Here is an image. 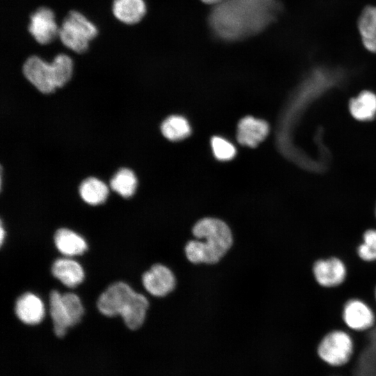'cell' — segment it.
Wrapping results in <instances>:
<instances>
[{
    "label": "cell",
    "mask_w": 376,
    "mask_h": 376,
    "mask_svg": "<svg viewBox=\"0 0 376 376\" xmlns=\"http://www.w3.org/2000/svg\"><path fill=\"white\" fill-rule=\"evenodd\" d=\"M279 11L277 0H224L212 10L209 24L218 38L239 40L263 31Z\"/></svg>",
    "instance_id": "1"
},
{
    "label": "cell",
    "mask_w": 376,
    "mask_h": 376,
    "mask_svg": "<svg viewBox=\"0 0 376 376\" xmlns=\"http://www.w3.org/2000/svg\"><path fill=\"white\" fill-rule=\"evenodd\" d=\"M192 234L196 238L185 246L187 260L194 264L218 263L230 250L233 237L228 225L214 217H204L195 223Z\"/></svg>",
    "instance_id": "2"
},
{
    "label": "cell",
    "mask_w": 376,
    "mask_h": 376,
    "mask_svg": "<svg viewBox=\"0 0 376 376\" xmlns=\"http://www.w3.org/2000/svg\"><path fill=\"white\" fill-rule=\"evenodd\" d=\"M97 35L96 26L76 10H70L63 19L58 31L61 42L78 54L85 52L89 41Z\"/></svg>",
    "instance_id": "3"
},
{
    "label": "cell",
    "mask_w": 376,
    "mask_h": 376,
    "mask_svg": "<svg viewBox=\"0 0 376 376\" xmlns=\"http://www.w3.org/2000/svg\"><path fill=\"white\" fill-rule=\"evenodd\" d=\"M353 350L354 342L349 331L338 329L328 332L318 347L320 357L335 367L347 363L352 356Z\"/></svg>",
    "instance_id": "4"
},
{
    "label": "cell",
    "mask_w": 376,
    "mask_h": 376,
    "mask_svg": "<svg viewBox=\"0 0 376 376\" xmlns=\"http://www.w3.org/2000/svg\"><path fill=\"white\" fill-rule=\"evenodd\" d=\"M342 318L347 330L363 331L375 322V313L370 305L360 298H351L344 304Z\"/></svg>",
    "instance_id": "5"
},
{
    "label": "cell",
    "mask_w": 376,
    "mask_h": 376,
    "mask_svg": "<svg viewBox=\"0 0 376 376\" xmlns=\"http://www.w3.org/2000/svg\"><path fill=\"white\" fill-rule=\"evenodd\" d=\"M312 271L318 284L325 288H336L341 285L347 274L345 263L337 256L316 260L313 265Z\"/></svg>",
    "instance_id": "6"
},
{
    "label": "cell",
    "mask_w": 376,
    "mask_h": 376,
    "mask_svg": "<svg viewBox=\"0 0 376 376\" xmlns=\"http://www.w3.org/2000/svg\"><path fill=\"white\" fill-rule=\"evenodd\" d=\"M22 71L26 79L41 93H51L57 88L52 64L38 56H29L23 65Z\"/></svg>",
    "instance_id": "7"
},
{
    "label": "cell",
    "mask_w": 376,
    "mask_h": 376,
    "mask_svg": "<svg viewBox=\"0 0 376 376\" xmlns=\"http://www.w3.org/2000/svg\"><path fill=\"white\" fill-rule=\"evenodd\" d=\"M134 292L127 283L116 282L100 295L97 302V308L106 316L120 315Z\"/></svg>",
    "instance_id": "8"
},
{
    "label": "cell",
    "mask_w": 376,
    "mask_h": 376,
    "mask_svg": "<svg viewBox=\"0 0 376 376\" xmlns=\"http://www.w3.org/2000/svg\"><path fill=\"white\" fill-rule=\"evenodd\" d=\"M54 18L53 11L44 6L38 8L30 15L28 30L38 43L47 45L58 36L59 28Z\"/></svg>",
    "instance_id": "9"
},
{
    "label": "cell",
    "mask_w": 376,
    "mask_h": 376,
    "mask_svg": "<svg viewBox=\"0 0 376 376\" xmlns=\"http://www.w3.org/2000/svg\"><path fill=\"white\" fill-rule=\"evenodd\" d=\"M142 283L150 294L162 297L174 290L176 279L169 267L162 264H155L143 274Z\"/></svg>",
    "instance_id": "10"
},
{
    "label": "cell",
    "mask_w": 376,
    "mask_h": 376,
    "mask_svg": "<svg viewBox=\"0 0 376 376\" xmlns=\"http://www.w3.org/2000/svg\"><path fill=\"white\" fill-rule=\"evenodd\" d=\"M15 313L24 324H39L45 316V307L41 299L36 295L26 292L22 295L15 304Z\"/></svg>",
    "instance_id": "11"
},
{
    "label": "cell",
    "mask_w": 376,
    "mask_h": 376,
    "mask_svg": "<svg viewBox=\"0 0 376 376\" xmlns=\"http://www.w3.org/2000/svg\"><path fill=\"white\" fill-rule=\"evenodd\" d=\"M269 132L268 124L252 116L242 118L237 127V141L242 145L256 147Z\"/></svg>",
    "instance_id": "12"
},
{
    "label": "cell",
    "mask_w": 376,
    "mask_h": 376,
    "mask_svg": "<svg viewBox=\"0 0 376 376\" xmlns=\"http://www.w3.org/2000/svg\"><path fill=\"white\" fill-rule=\"evenodd\" d=\"M52 272L55 278L65 285L74 288L84 278L82 267L76 261L68 258H59L52 265Z\"/></svg>",
    "instance_id": "13"
},
{
    "label": "cell",
    "mask_w": 376,
    "mask_h": 376,
    "mask_svg": "<svg viewBox=\"0 0 376 376\" xmlns=\"http://www.w3.org/2000/svg\"><path fill=\"white\" fill-rule=\"evenodd\" d=\"M112 12L120 22L134 24L144 17L146 7L143 0H113Z\"/></svg>",
    "instance_id": "14"
},
{
    "label": "cell",
    "mask_w": 376,
    "mask_h": 376,
    "mask_svg": "<svg viewBox=\"0 0 376 376\" xmlns=\"http://www.w3.org/2000/svg\"><path fill=\"white\" fill-rule=\"evenodd\" d=\"M148 306L147 298L135 292L120 315L129 329L135 330L143 324Z\"/></svg>",
    "instance_id": "15"
},
{
    "label": "cell",
    "mask_w": 376,
    "mask_h": 376,
    "mask_svg": "<svg viewBox=\"0 0 376 376\" xmlns=\"http://www.w3.org/2000/svg\"><path fill=\"white\" fill-rule=\"evenodd\" d=\"M54 242L57 249L65 256L81 255L87 249L84 239L68 228H60L56 232Z\"/></svg>",
    "instance_id": "16"
},
{
    "label": "cell",
    "mask_w": 376,
    "mask_h": 376,
    "mask_svg": "<svg viewBox=\"0 0 376 376\" xmlns=\"http://www.w3.org/2000/svg\"><path fill=\"white\" fill-rule=\"evenodd\" d=\"M49 310L54 334L62 338L71 325L63 302L62 295L57 290H52L50 293Z\"/></svg>",
    "instance_id": "17"
},
{
    "label": "cell",
    "mask_w": 376,
    "mask_h": 376,
    "mask_svg": "<svg viewBox=\"0 0 376 376\" xmlns=\"http://www.w3.org/2000/svg\"><path fill=\"white\" fill-rule=\"evenodd\" d=\"M358 26L365 47L376 53V7L368 6L363 10Z\"/></svg>",
    "instance_id": "18"
},
{
    "label": "cell",
    "mask_w": 376,
    "mask_h": 376,
    "mask_svg": "<svg viewBox=\"0 0 376 376\" xmlns=\"http://www.w3.org/2000/svg\"><path fill=\"white\" fill-rule=\"evenodd\" d=\"M79 191L80 196L86 203L97 205L107 200L109 188L100 180L91 177L81 183Z\"/></svg>",
    "instance_id": "19"
},
{
    "label": "cell",
    "mask_w": 376,
    "mask_h": 376,
    "mask_svg": "<svg viewBox=\"0 0 376 376\" xmlns=\"http://www.w3.org/2000/svg\"><path fill=\"white\" fill-rule=\"evenodd\" d=\"M350 111L358 120H368L376 114V95L370 91H363L351 100Z\"/></svg>",
    "instance_id": "20"
},
{
    "label": "cell",
    "mask_w": 376,
    "mask_h": 376,
    "mask_svg": "<svg viewBox=\"0 0 376 376\" xmlns=\"http://www.w3.org/2000/svg\"><path fill=\"white\" fill-rule=\"evenodd\" d=\"M111 189L124 198L132 196L136 189L137 180L132 171L120 169L110 181Z\"/></svg>",
    "instance_id": "21"
},
{
    "label": "cell",
    "mask_w": 376,
    "mask_h": 376,
    "mask_svg": "<svg viewBox=\"0 0 376 376\" xmlns=\"http://www.w3.org/2000/svg\"><path fill=\"white\" fill-rule=\"evenodd\" d=\"M161 130L163 135L171 141H178L185 139L190 134L191 129L187 120L179 116H171L162 124Z\"/></svg>",
    "instance_id": "22"
},
{
    "label": "cell",
    "mask_w": 376,
    "mask_h": 376,
    "mask_svg": "<svg viewBox=\"0 0 376 376\" xmlns=\"http://www.w3.org/2000/svg\"><path fill=\"white\" fill-rule=\"evenodd\" d=\"M51 64L54 71L57 88L62 87L72 77V61L66 54H59L54 57Z\"/></svg>",
    "instance_id": "23"
},
{
    "label": "cell",
    "mask_w": 376,
    "mask_h": 376,
    "mask_svg": "<svg viewBox=\"0 0 376 376\" xmlns=\"http://www.w3.org/2000/svg\"><path fill=\"white\" fill-rule=\"evenodd\" d=\"M357 253L359 258L365 262L376 261V228H370L363 232Z\"/></svg>",
    "instance_id": "24"
},
{
    "label": "cell",
    "mask_w": 376,
    "mask_h": 376,
    "mask_svg": "<svg viewBox=\"0 0 376 376\" xmlns=\"http://www.w3.org/2000/svg\"><path fill=\"white\" fill-rule=\"evenodd\" d=\"M62 299L70 325L73 327L80 322L84 314L81 300L77 295L71 292L62 295Z\"/></svg>",
    "instance_id": "25"
},
{
    "label": "cell",
    "mask_w": 376,
    "mask_h": 376,
    "mask_svg": "<svg viewBox=\"0 0 376 376\" xmlns=\"http://www.w3.org/2000/svg\"><path fill=\"white\" fill-rule=\"evenodd\" d=\"M211 143L214 155L219 160H229L235 155V148L225 139L219 136H214L212 139Z\"/></svg>",
    "instance_id": "26"
},
{
    "label": "cell",
    "mask_w": 376,
    "mask_h": 376,
    "mask_svg": "<svg viewBox=\"0 0 376 376\" xmlns=\"http://www.w3.org/2000/svg\"><path fill=\"white\" fill-rule=\"evenodd\" d=\"M201 1L207 4H212V5L216 6L219 4V3H221V1H223L224 0H201Z\"/></svg>",
    "instance_id": "27"
},
{
    "label": "cell",
    "mask_w": 376,
    "mask_h": 376,
    "mask_svg": "<svg viewBox=\"0 0 376 376\" xmlns=\"http://www.w3.org/2000/svg\"><path fill=\"white\" fill-rule=\"evenodd\" d=\"M4 233H5V231H4V230H3V226L1 225V244H2L3 241Z\"/></svg>",
    "instance_id": "28"
},
{
    "label": "cell",
    "mask_w": 376,
    "mask_h": 376,
    "mask_svg": "<svg viewBox=\"0 0 376 376\" xmlns=\"http://www.w3.org/2000/svg\"><path fill=\"white\" fill-rule=\"evenodd\" d=\"M375 301H376V287H375Z\"/></svg>",
    "instance_id": "29"
},
{
    "label": "cell",
    "mask_w": 376,
    "mask_h": 376,
    "mask_svg": "<svg viewBox=\"0 0 376 376\" xmlns=\"http://www.w3.org/2000/svg\"><path fill=\"white\" fill-rule=\"evenodd\" d=\"M375 217H376V205H375Z\"/></svg>",
    "instance_id": "30"
}]
</instances>
